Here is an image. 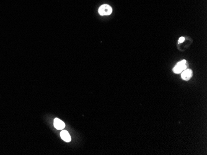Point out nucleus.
<instances>
[{"mask_svg": "<svg viewBox=\"0 0 207 155\" xmlns=\"http://www.w3.org/2000/svg\"><path fill=\"white\" fill-rule=\"evenodd\" d=\"M187 63L185 59L182 60V61L179 62L176 64L175 66L173 68V72L175 74H180L182 73L184 70L187 69Z\"/></svg>", "mask_w": 207, "mask_h": 155, "instance_id": "f257e3e1", "label": "nucleus"}, {"mask_svg": "<svg viewBox=\"0 0 207 155\" xmlns=\"http://www.w3.org/2000/svg\"><path fill=\"white\" fill-rule=\"evenodd\" d=\"M112 12V9L108 5H103L99 9V13L101 16H109Z\"/></svg>", "mask_w": 207, "mask_h": 155, "instance_id": "f03ea898", "label": "nucleus"}, {"mask_svg": "<svg viewBox=\"0 0 207 155\" xmlns=\"http://www.w3.org/2000/svg\"><path fill=\"white\" fill-rule=\"evenodd\" d=\"M193 75V72L190 69H186L183 72H182L181 77L182 79L185 81H188L191 79Z\"/></svg>", "mask_w": 207, "mask_h": 155, "instance_id": "7ed1b4c3", "label": "nucleus"}, {"mask_svg": "<svg viewBox=\"0 0 207 155\" xmlns=\"http://www.w3.org/2000/svg\"><path fill=\"white\" fill-rule=\"evenodd\" d=\"M54 127L58 129V130H62V129H63L64 127H65V124L62 121L61 119H60L58 118H55L54 119Z\"/></svg>", "mask_w": 207, "mask_h": 155, "instance_id": "20e7f679", "label": "nucleus"}, {"mask_svg": "<svg viewBox=\"0 0 207 155\" xmlns=\"http://www.w3.org/2000/svg\"><path fill=\"white\" fill-rule=\"evenodd\" d=\"M60 137H61L62 139H63L66 142H70L71 140V138L70 133L65 130H63L61 132V133H60Z\"/></svg>", "mask_w": 207, "mask_h": 155, "instance_id": "39448f33", "label": "nucleus"}, {"mask_svg": "<svg viewBox=\"0 0 207 155\" xmlns=\"http://www.w3.org/2000/svg\"><path fill=\"white\" fill-rule=\"evenodd\" d=\"M185 41V38L182 37L179 39V43H183Z\"/></svg>", "mask_w": 207, "mask_h": 155, "instance_id": "423d86ee", "label": "nucleus"}]
</instances>
